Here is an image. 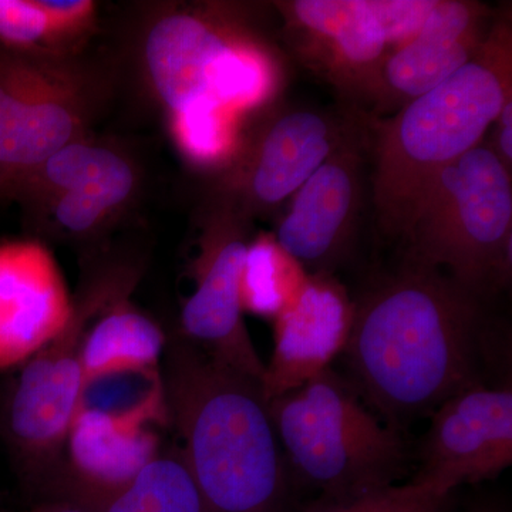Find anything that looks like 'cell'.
Returning a JSON list of instances; mask_svg holds the SVG:
<instances>
[{
  "instance_id": "24",
  "label": "cell",
  "mask_w": 512,
  "mask_h": 512,
  "mask_svg": "<svg viewBox=\"0 0 512 512\" xmlns=\"http://www.w3.org/2000/svg\"><path fill=\"white\" fill-rule=\"evenodd\" d=\"M59 40L37 0H0V42L19 50H37Z\"/></svg>"
},
{
  "instance_id": "2",
  "label": "cell",
  "mask_w": 512,
  "mask_h": 512,
  "mask_svg": "<svg viewBox=\"0 0 512 512\" xmlns=\"http://www.w3.org/2000/svg\"><path fill=\"white\" fill-rule=\"evenodd\" d=\"M168 424L211 512H302L262 383L183 338L163 357Z\"/></svg>"
},
{
  "instance_id": "12",
  "label": "cell",
  "mask_w": 512,
  "mask_h": 512,
  "mask_svg": "<svg viewBox=\"0 0 512 512\" xmlns=\"http://www.w3.org/2000/svg\"><path fill=\"white\" fill-rule=\"evenodd\" d=\"M367 121L293 194L276 225L279 247L309 275L332 274L353 247L365 204Z\"/></svg>"
},
{
  "instance_id": "15",
  "label": "cell",
  "mask_w": 512,
  "mask_h": 512,
  "mask_svg": "<svg viewBox=\"0 0 512 512\" xmlns=\"http://www.w3.org/2000/svg\"><path fill=\"white\" fill-rule=\"evenodd\" d=\"M157 424L77 410L64 441L62 460L45 488V500L90 510L126 487L160 454Z\"/></svg>"
},
{
  "instance_id": "16",
  "label": "cell",
  "mask_w": 512,
  "mask_h": 512,
  "mask_svg": "<svg viewBox=\"0 0 512 512\" xmlns=\"http://www.w3.org/2000/svg\"><path fill=\"white\" fill-rule=\"evenodd\" d=\"M134 188L136 173L126 157L80 138L37 168L15 197L42 204L62 231L86 235L121 210Z\"/></svg>"
},
{
  "instance_id": "4",
  "label": "cell",
  "mask_w": 512,
  "mask_h": 512,
  "mask_svg": "<svg viewBox=\"0 0 512 512\" xmlns=\"http://www.w3.org/2000/svg\"><path fill=\"white\" fill-rule=\"evenodd\" d=\"M268 404L293 483L319 494L308 508L352 503L406 476L400 431L383 426L332 369Z\"/></svg>"
},
{
  "instance_id": "7",
  "label": "cell",
  "mask_w": 512,
  "mask_h": 512,
  "mask_svg": "<svg viewBox=\"0 0 512 512\" xmlns=\"http://www.w3.org/2000/svg\"><path fill=\"white\" fill-rule=\"evenodd\" d=\"M434 0H282L274 9L293 59L369 116L384 60L412 39Z\"/></svg>"
},
{
  "instance_id": "8",
  "label": "cell",
  "mask_w": 512,
  "mask_h": 512,
  "mask_svg": "<svg viewBox=\"0 0 512 512\" xmlns=\"http://www.w3.org/2000/svg\"><path fill=\"white\" fill-rule=\"evenodd\" d=\"M133 282L128 269H107L94 275L73 299L66 328L23 363L10 390L6 433L30 477L43 488L60 466L64 441L79 409L87 329L110 302L128 295Z\"/></svg>"
},
{
  "instance_id": "5",
  "label": "cell",
  "mask_w": 512,
  "mask_h": 512,
  "mask_svg": "<svg viewBox=\"0 0 512 512\" xmlns=\"http://www.w3.org/2000/svg\"><path fill=\"white\" fill-rule=\"evenodd\" d=\"M144 60L168 113L210 107L239 119L276 101L285 80L279 50L227 8L175 10L148 30Z\"/></svg>"
},
{
  "instance_id": "19",
  "label": "cell",
  "mask_w": 512,
  "mask_h": 512,
  "mask_svg": "<svg viewBox=\"0 0 512 512\" xmlns=\"http://www.w3.org/2000/svg\"><path fill=\"white\" fill-rule=\"evenodd\" d=\"M127 296L114 299L90 323L82 350L83 383L113 373L160 369L168 340Z\"/></svg>"
},
{
  "instance_id": "9",
  "label": "cell",
  "mask_w": 512,
  "mask_h": 512,
  "mask_svg": "<svg viewBox=\"0 0 512 512\" xmlns=\"http://www.w3.org/2000/svg\"><path fill=\"white\" fill-rule=\"evenodd\" d=\"M266 109L261 121L241 134L214 187V202L248 221L291 200L367 119L346 106L326 110L274 101Z\"/></svg>"
},
{
  "instance_id": "22",
  "label": "cell",
  "mask_w": 512,
  "mask_h": 512,
  "mask_svg": "<svg viewBox=\"0 0 512 512\" xmlns=\"http://www.w3.org/2000/svg\"><path fill=\"white\" fill-rule=\"evenodd\" d=\"M170 126L178 150L191 164L218 171L234 157L242 134V119L210 107L171 113Z\"/></svg>"
},
{
  "instance_id": "10",
  "label": "cell",
  "mask_w": 512,
  "mask_h": 512,
  "mask_svg": "<svg viewBox=\"0 0 512 512\" xmlns=\"http://www.w3.org/2000/svg\"><path fill=\"white\" fill-rule=\"evenodd\" d=\"M83 83L60 64L0 55V195L20 185L67 144L82 138Z\"/></svg>"
},
{
  "instance_id": "25",
  "label": "cell",
  "mask_w": 512,
  "mask_h": 512,
  "mask_svg": "<svg viewBox=\"0 0 512 512\" xmlns=\"http://www.w3.org/2000/svg\"><path fill=\"white\" fill-rule=\"evenodd\" d=\"M60 40L92 28L96 5L92 0H37Z\"/></svg>"
},
{
  "instance_id": "14",
  "label": "cell",
  "mask_w": 512,
  "mask_h": 512,
  "mask_svg": "<svg viewBox=\"0 0 512 512\" xmlns=\"http://www.w3.org/2000/svg\"><path fill=\"white\" fill-rule=\"evenodd\" d=\"M495 13L483 3L434 0L419 32L384 60L379 90L369 117L396 113L429 92L476 57Z\"/></svg>"
},
{
  "instance_id": "23",
  "label": "cell",
  "mask_w": 512,
  "mask_h": 512,
  "mask_svg": "<svg viewBox=\"0 0 512 512\" xmlns=\"http://www.w3.org/2000/svg\"><path fill=\"white\" fill-rule=\"evenodd\" d=\"M456 491L441 493L427 485H392L352 503L308 508L303 512H454Z\"/></svg>"
},
{
  "instance_id": "18",
  "label": "cell",
  "mask_w": 512,
  "mask_h": 512,
  "mask_svg": "<svg viewBox=\"0 0 512 512\" xmlns=\"http://www.w3.org/2000/svg\"><path fill=\"white\" fill-rule=\"evenodd\" d=\"M355 302L332 274L308 276L298 301L274 320V352L265 365L266 400L298 389L345 352Z\"/></svg>"
},
{
  "instance_id": "1",
  "label": "cell",
  "mask_w": 512,
  "mask_h": 512,
  "mask_svg": "<svg viewBox=\"0 0 512 512\" xmlns=\"http://www.w3.org/2000/svg\"><path fill=\"white\" fill-rule=\"evenodd\" d=\"M483 299L446 272L406 264L355 303L343 353L357 390L387 426L400 431L483 384Z\"/></svg>"
},
{
  "instance_id": "20",
  "label": "cell",
  "mask_w": 512,
  "mask_h": 512,
  "mask_svg": "<svg viewBox=\"0 0 512 512\" xmlns=\"http://www.w3.org/2000/svg\"><path fill=\"white\" fill-rule=\"evenodd\" d=\"M308 276L303 266L279 247L274 234L262 232L249 241L242 265V312L274 322L298 301Z\"/></svg>"
},
{
  "instance_id": "3",
  "label": "cell",
  "mask_w": 512,
  "mask_h": 512,
  "mask_svg": "<svg viewBox=\"0 0 512 512\" xmlns=\"http://www.w3.org/2000/svg\"><path fill=\"white\" fill-rule=\"evenodd\" d=\"M511 19L495 15L476 57L389 119L367 121L370 192L383 237L402 239L431 178L483 143L512 101Z\"/></svg>"
},
{
  "instance_id": "13",
  "label": "cell",
  "mask_w": 512,
  "mask_h": 512,
  "mask_svg": "<svg viewBox=\"0 0 512 512\" xmlns=\"http://www.w3.org/2000/svg\"><path fill=\"white\" fill-rule=\"evenodd\" d=\"M430 417L413 483L453 493L461 485L494 480L511 466V386L468 387Z\"/></svg>"
},
{
  "instance_id": "21",
  "label": "cell",
  "mask_w": 512,
  "mask_h": 512,
  "mask_svg": "<svg viewBox=\"0 0 512 512\" xmlns=\"http://www.w3.org/2000/svg\"><path fill=\"white\" fill-rule=\"evenodd\" d=\"M89 512H211L180 448L160 453Z\"/></svg>"
},
{
  "instance_id": "26",
  "label": "cell",
  "mask_w": 512,
  "mask_h": 512,
  "mask_svg": "<svg viewBox=\"0 0 512 512\" xmlns=\"http://www.w3.org/2000/svg\"><path fill=\"white\" fill-rule=\"evenodd\" d=\"M29 512H89L79 505L69 503V501L62 500H46L40 501L36 507H33Z\"/></svg>"
},
{
  "instance_id": "17",
  "label": "cell",
  "mask_w": 512,
  "mask_h": 512,
  "mask_svg": "<svg viewBox=\"0 0 512 512\" xmlns=\"http://www.w3.org/2000/svg\"><path fill=\"white\" fill-rule=\"evenodd\" d=\"M73 298L39 241L0 244V370L28 362L69 322Z\"/></svg>"
},
{
  "instance_id": "27",
  "label": "cell",
  "mask_w": 512,
  "mask_h": 512,
  "mask_svg": "<svg viewBox=\"0 0 512 512\" xmlns=\"http://www.w3.org/2000/svg\"><path fill=\"white\" fill-rule=\"evenodd\" d=\"M466 512H507L505 508L501 507V505H497L495 503H481L474 505L470 510Z\"/></svg>"
},
{
  "instance_id": "6",
  "label": "cell",
  "mask_w": 512,
  "mask_h": 512,
  "mask_svg": "<svg viewBox=\"0 0 512 512\" xmlns=\"http://www.w3.org/2000/svg\"><path fill=\"white\" fill-rule=\"evenodd\" d=\"M402 241L406 264L439 269L481 298L512 266V171L487 141L431 178Z\"/></svg>"
},
{
  "instance_id": "11",
  "label": "cell",
  "mask_w": 512,
  "mask_h": 512,
  "mask_svg": "<svg viewBox=\"0 0 512 512\" xmlns=\"http://www.w3.org/2000/svg\"><path fill=\"white\" fill-rule=\"evenodd\" d=\"M251 221L212 201L192 259V293L180 315V338L262 383L265 365L256 353L239 299Z\"/></svg>"
}]
</instances>
